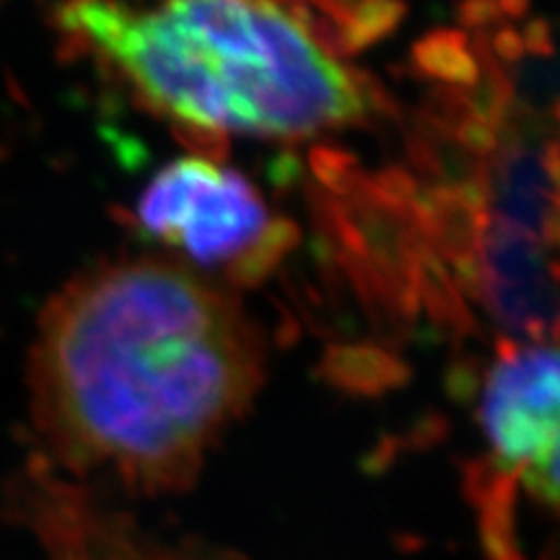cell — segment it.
<instances>
[{"mask_svg": "<svg viewBox=\"0 0 560 560\" xmlns=\"http://www.w3.org/2000/svg\"><path fill=\"white\" fill-rule=\"evenodd\" d=\"M136 221L151 240L177 249L172 260L231 291L268 278L296 240L249 177L200 153L153 174L136 202Z\"/></svg>", "mask_w": 560, "mask_h": 560, "instance_id": "cell-3", "label": "cell"}, {"mask_svg": "<svg viewBox=\"0 0 560 560\" xmlns=\"http://www.w3.org/2000/svg\"><path fill=\"white\" fill-rule=\"evenodd\" d=\"M265 374V335L226 285L161 255L107 262L39 314L26 355L37 457L151 493L182 490Z\"/></svg>", "mask_w": 560, "mask_h": 560, "instance_id": "cell-1", "label": "cell"}, {"mask_svg": "<svg viewBox=\"0 0 560 560\" xmlns=\"http://www.w3.org/2000/svg\"><path fill=\"white\" fill-rule=\"evenodd\" d=\"M486 459L475 495L486 540L514 552L516 495L558 506V350L556 340H506L480 397Z\"/></svg>", "mask_w": 560, "mask_h": 560, "instance_id": "cell-4", "label": "cell"}, {"mask_svg": "<svg viewBox=\"0 0 560 560\" xmlns=\"http://www.w3.org/2000/svg\"><path fill=\"white\" fill-rule=\"evenodd\" d=\"M58 26L145 109L202 136L306 140L376 109L353 47L304 0H66Z\"/></svg>", "mask_w": 560, "mask_h": 560, "instance_id": "cell-2", "label": "cell"}]
</instances>
